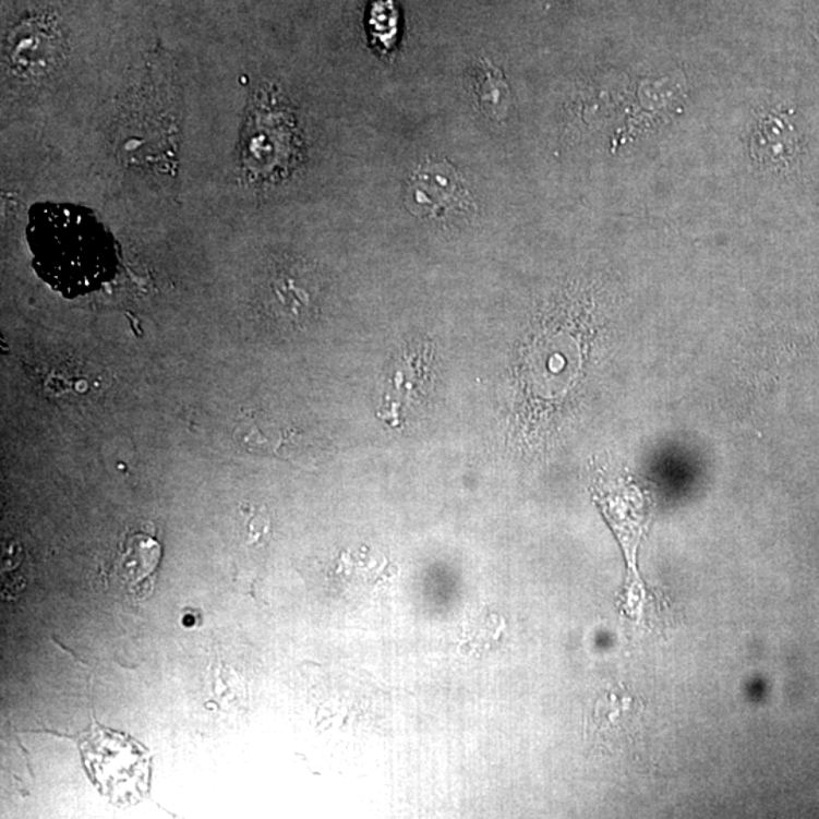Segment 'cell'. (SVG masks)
Returning a JSON list of instances; mask_svg holds the SVG:
<instances>
[{
	"label": "cell",
	"mask_w": 819,
	"mask_h": 819,
	"mask_svg": "<svg viewBox=\"0 0 819 819\" xmlns=\"http://www.w3.org/2000/svg\"><path fill=\"white\" fill-rule=\"evenodd\" d=\"M473 93L477 104L486 118L501 122L510 110V91L503 72L491 63H480L473 69Z\"/></svg>",
	"instance_id": "cell-6"
},
{
	"label": "cell",
	"mask_w": 819,
	"mask_h": 819,
	"mask_svg": "<svg viewBox=\"0 0 819 819\" xmlns=\"http://www.w3.org/2000/svg\"><path fill=\"white\" fill-rule=\"evenodd\" d=\"M424 356L419 359L418 356L411 354L406 357L395 369L394 380H392L390 389L384 394L383 409H386V418L392 417L398 421L399 414L402 413L407 406L418 399L421 395L422 386L425 384Z\"/></svg>",
	"instance_id": "cell-5"
},
{
	"label": "cell",
	"mask_w": 819,
	"mask_h": 819,
	"mask_svg": "<svg viewBox=\"0 0 819 819\" xmlns=\"http://www.w3.org/2000/svg\"><path fill=\"white\" fill-rule=\"evenodd\" d=\"M158 563H160V549H158L157 543L153 541L143 542V539H138V542L131 545L125 556L120 561L119 576L123 583L130 586L131 589H135L138 586L146 585L145 581L153 576Z\"/></svg>",
	"instance_id": "cell-7"
},
{
	"label": "cell",
	"mask_w": 819,
	"mask_h": 819,
	"mask_svg": "<svg viewBox=\"0 0 819 819\" xmlns=\"http://www.w3.org/2000/svg\"><path fill=\"white\" fill-rule=\"evenodd\" d=\"M80 750L93 785L112 805H137L146 797L153 774V757L143 745L123 733L93 724L81 735Z\"/></svg>",
	"instance_id": "cell-2"
},
{
	"label": "cell",
	"mask_w": 819,
	"mask_h": 819,
	"mask_svg": "<svg viewBox=\"0 0 819 819\" xmlns=\"http://www.w3.org/2000/svg\"><path fill=\"white\" fill-rule=\"evenodd\" d=\"M750 140L752 161L762 169H786L799 149L797 128L785 112L768 111L759 116Z\"/></svg>",
	"instance_id": "cell-4"
},
{
	"label": "cell",
	"mask_w": 819,
	"mask_h": 819,
	"mask_svg": "<svg viewBox=\"0 0 819 819\" xmlns=\"http://www.w3.org/2000/svg\"><path fill=\"white\" fill-rule=\"evenodd\" d=\"M411 215L437 224H453L475 213V202L460 173L448 161L426 158L414 167L406 188Z\"/></svg>",
	"instance_id": "cell-3"
},
{
	"label": "cell",
	"mask_w": 819,
	"mask_h": 819,
	"mask_svg": "<svg viewBox=\"0 0 819 819\" xmlns=\"http://www.w3.org/2000/svg\"><path fill=\"white\" fill-rule=\"evenodd\" d=\"M26 240L35 274L61 297H85L118 275V243L92 209L38 202L29 209Z\"/></svg>",
	"instance_id": "cell-1"
},
{
	"label": "cell",
	"mask_w": 819,
	"mask_h": 819,
	"mask_svg": "<svg viewBox=\"0 0 819 819\" xmlns=\"http://www.w3.org/2000/svg\"><path fill=\"white\" fill-rule=\"evenodd\" d=\"M371 25L380 40H389L395 29H398V14L392 0H378L371 10Z\"/></svg>",
	"instance_id": "cell-8"
}]
</instances>
